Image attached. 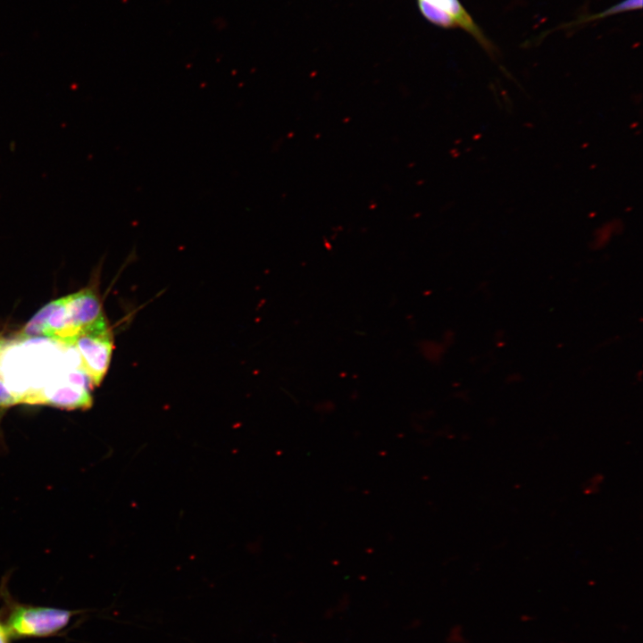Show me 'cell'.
<instances>
[{
	"mask_svg": "<svg viewBox=\"0 0 643 643\" xmlns=\"http://www.w3.org/2000/svg\"><path fill=\"white\" fill-rule=\"evenodd\" d=\"M72 346L93 385L99 386L108 371L114 347L113 334L104 314L83 327Z\"/></svg>",
	"mask_w": 643,
	"mask_h": 643,
	"instance_id": "6da1fadb",
	"label": "cell"
},
{
	"mask_svg": "<svg viewBox=\"0 0 643 643\" xmlns=\"http://www.w3.org/2000/svg\"><path fill=\"white\" fill-rule=\"evenodd\" d=\"M71 613L46 607L21 606L8 620L7 631L14 636H46L63 628Z\"/></svg>",
	"mask_w": 643,
	"mask_h": 643,
	"instance_id": "7a4b0ae2",
	"label": "cell"
},
{
	"mask_svg": "<svg viewBox=\"0 0 643 643\" xmlns=\"http://www.w3.org/2000/svg\"><path fill=\"white\" fill-rule=\"evenodd\" d=\"M433 5L444 11L451 16L457 26L462 27L473 36L479 43L487 49L488 52H493L492 44L484 36L480 28L475 24L470 14L463 7L458 0H427Z\"/></svg>",
	"mask_w": 643,
	"mask_h": 643,
	"instance_id": "3957f363",
	"label": "cell"
},
{
	"mask_svg": "<svg viewBox=\"0 0 643 643\" xmlns=\"http://www.w3.org/2000/svg\"><path fill=\"white\" fill-rule=\"evenodd\" d=\"M418 4L421 12L430 21L444 28H454L457 26L451 16L429 1L418 0Z\"/></svg>",
	"mask_w": 643,
	"mask_h": 643,
	"instance_id": "277c9868",
	"label": "cell"
},
{
	"mask_svg": "<svg viewBox=\"0 0 643 643\" xmlns=\"http://www.w3.org/2000/svg\"><path fill=\"white\" fill-rule=\"evenodd\" d=\"M641 7H642V0H623L622 2H620L619 4L605 9V11H603L599 13L585 17V18L580 20V21L572 22L568 25L572 26L574 24H580L581 22L591 21H595L597 19H602L604 17H606V16H609L612 14H615L617 13H622V12L630 11V10H635V9H640ZM568 25H566V26H568Z\"/></svg>",
	"mask_w": 643,
	"mask_h": 643,
	"instance_id": "5b68a950",
	"label": "cell"
},
{
	"mask_svg": "<svg viewBox=\"0 0 643 643\" xmlns=\"http://www.w3.org/2000/svg\"><path fill=\"white\" fill-rule=\"evenodd\" d=\"M16 398L6 388L4 380L0 377V409H5L17 405Z\"/></svg>",
	"mask_w": 643,
	"mask_h": 643,
	"instance_id": "8992f818",
	"label": "cell"
},
{
	"mask_svg": "<svg viewBox=\"0 0 643 643\" xmlns=\"http://www.w3.org/2000/svg\"><path fill=\"white\" fill-rule=\"evenodd\" d=\"M8 631L0 624V643H8Z\"/></svg>",
	"mask_w": 643,
	"mask_h": 643,
	"instance_id": "52a82bcc",
	"label": "cell"
},
{
	"mask_svg": "<svg viewBox=\"0 0 643 643\" xmlns=\"http://www.w3.org/2000/svg\"><path fill=\"white\" fill-rule=\"evenodd\" d=\"M5 340H6V339H2V338H0V354H1V351H2V349H3V347H4V345L5 344Z\"/></svg>",
	"mask_w": 643,
	"mask_h": 643,
	"instance_id": "ba28073f",
	"label": "cell"
}]
</instances>
